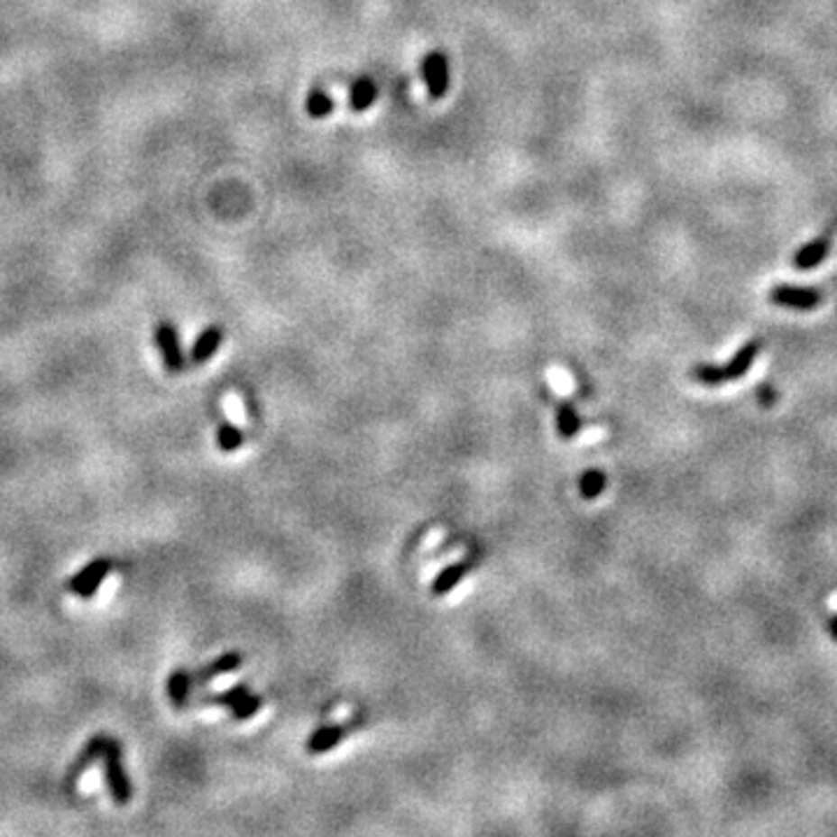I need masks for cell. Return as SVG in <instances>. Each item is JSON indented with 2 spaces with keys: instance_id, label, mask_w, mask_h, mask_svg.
<instances>
[{
  "instance_id": "cell-15",
  "label": "cell",
  "mask_w": 837,
  "mask_h": 837,
  "mask_svg": "<svg viewBox=\"0 0 837 837\" xmlns=\"http://www.w3.org/2000/svg\"><path fill=\"white\" fill-rule=\"evenodd\" d=\"M556 426H558V436H561L563 440H573V437L579 436V430H582V417H579L577 409H575L567 400L558 402Z\"/></svg>"
},
{
  "instance_id": "cell-2",
  "label": "cell",
  "mask_w": 837,
  "mask_h": 837,
  "mask_svg": "<svg viewBox=\"0 0 837 837\" xmlns=\"http://www.w3.org/2000/svg\"><path fill=\"white\" fill-rule=\"evenodd\" d=\"M105 782H107V788H110V796L119 807L131 803L133 798V786L131 779H128L126 770H124L122 763V742L116 738L107 740V747H105Z\"/></svg>"
},
{
  "instance_id": "cell-13",
  "label": "cell",
  "mask_w": 837,
  "mask_h": 837,
  "mask_svg": "<svg viewBox=\"0 0 837 837\" xmlns=\"http://www.w3.org/2000/svg\"><path fill=\"white\" fill-rule=\"evenodd\" d=\"M168 698L172 700V705L177 710H184L189 705V698H191V689H193V675H189V670L184 667H177L172 672L170 677H168Z\"/></svg>"
},
{
  "instance_id": "cell-18",
  "label": "cell",
  "mask_w": 837,
  "mask_h": 837,
  "mask_svg": "<svg viewBox=\"0 0 837 837\" xmlns=\"http://www.w3.org/2000/svg\"><path fill=\"white\" fill-rule=\"evenodd\" d=\"M305 107H308V115L312 116V119H326V116L333 112L336 103H333V98L326 94L324 88H312V91L308 94V103H305Z\"/></svg>"
},
{
  "instance_id": "cell-19",
  "label": "cell",
  "mask_w": 837,
  "mask_h": 837,
  "mask_svg": "<svg viewBox=\"0 0 837 837\" xmlns=\"http://www.w3.org/2000/svg\"><path fill=\"white\" fill-rule=\"evenodd\" d=\"M263 707V698L261 695L247 694L243 700H237L235 705L231 707V719L233 722H247L253 714H259Z\"/></svg>"
},
{
  "instance_id": "cell-22",
  "label": "cell",
  "mask_w": 837,
  "mask_h": 837,
  "mask_svg": "<svg viewBox=\"0 0 837 837\" xmlns=\"http://www.w3.org/2000/svg\"><path fill=\"white\" fill-rule=\"evenodd\" d=\"M831 635H832V639L837 642V614L832 617V621H831Z\"/></svg>"
},
{
  "instance_id": "cell-9",
  "label": "cell",
  "mask_w": 837,
  "mask_h": 837,
  "mask_svg": "<svg viewBox=\"0 0 837 837\" xmlns=\"http://www.w3.org/2000/svg\"><path fill=\"white\" fill-rule=\"evenodd\" d=\"M349 726L345 723H328V726H321L312 732L305 742V751L312 756L326 754V751L336 750L337 744L342 742V738L347 735Z\"/></svg>"
},
{
  "instance_id": "cell-6",
  "label": "cell",
  "mask_w": 837,
  "mask_h": 837,
  "mask_svg": "<svg viewBox=\"0 0 837 837\" xmlns=\"http://www.w3.org/2000/svg\"><path fill=\"white\" fill-rule=\"evenodd\" d=\"M107 740H110L107 735H94V738H91L87 744H84V750L79 751L78 756H75L70 770H68V775H66V788H68V791H72V786H78L79 777H82L84 772L88 770V768L94 766V763L100 759V756H105V747H107Z\"/></svg>"
},
{
  "instance_id": "cell-5",
  "label": "cell",
  "mask_w": 837,
  "mask_h": 837,
  "mask_svg": "<svg viewBox=\"0 0 837 837\" xmlns=\"http://www.w3.org/2000/svg\"><path fill=\"white\" fill-rule=\"evenodd\" d=\"M821 300H823V293L819 289H810V287H791V284H779L770 291V303L777 305V308H788V309H800V312H807V309L819 308Z\"/></svg>"
},
{
  "instance_id": "cell-7",
  "label": "cell",
  "mask_w": 837,
  "mask_h": 837,
  "mask_svg": "<svg viewBox=\"0 0 837 837\" xmlns=\"http://www.w3.org/2000/svg\"><path fill=\"white\" fill-rule=\"evenodd\" d=\"M424 82L430 98L440 100L449 88V63L442 51H430L424 61Z\"/></svg>"
},
{
  "instance_id": "cell-16",
  "label": "cell",
  "mask_w": 837,
  "mask_h": 837,
  "mask_svg": "<svg viewBox=\"0 0 837 837\" xmlns=\"http://www.w3.org/2000/svg\"><path fill=\"white\" fill-rule=\"evenodd\" d=\"M216 445L224 454L237 452L244 445V433L231 421H221L219 428H216Z\"/></svg>"
},
{
  "instance_id": "cell-10",
  "label": "cell",
  "mask_w": 837,
  "mask_h": 837,
  "mask_svg": "<svg viewBox=\"0 0 837 837\" xmlns=\"http://www.w3.org/2000/svg\"><path fill=\"white\" fill-rule=\"evenodd\" d=\"M221 342H224V328H221V326H207V328H203V333H200V336L196 337V342H193L191 363L193 365L207 363L209 358L216 354Z\"/></svg>"
},
{
  "instance_id": "cell-4",
  "label": "cell",
  "mask_w": 837,
  "mask_h": 837,
  "mask_svg": "<svg viewBox=\"0 0 837 837\" xmlns=\"http://www.w3.org/2000/svg\"><path fill=\"white\" fill-rule=\"evenodd\" d=\"M110 570H112L110 558H105V556L94 558V561L88 563V566H84L82 570H79V573L75 575L70 582H68V591L78 595V598H82V601H88V598H91V595L100 589V584H103L105 577L110 575Z\"/></svg>"
},
{
  "instance_id": "cell-1",
  "label": "cell",
  "mask_w": 837,
  "mask_h": 837,
  "mask_svg": "<svg viewBox=\"0 0 837 837\" xmlns=\"http://www.w3.org/2000/svg\"><path fill=\"white\" fill-rule=\"evenodd\" d=\"M759 352L760 340H750L747 345H742V347L738 349V354H735L726 365H698V368H694L691 375H694L695 382H700V384L705 386H719L726 384V382H735L750 373Z\"/></svg>"
},
{
  "instance_id": "cell-20",
  "label": "cell",
  "mask_w": 837,
  "mask_h": 837,
  "mask_svg": "<svg viewBox=\"0 0 837 837\" xmlns=\"http://www.w3.org/2000/svg\"><path fill=\"white\" fill-rule=\"evenodd\" d=\"M247 694H249V684H247V682L235 684V686H231V689L224 691V694L207 695V698H205V705L233 707V705H235V703H237V700H243Z\"/></svg>"
},
{
  "instance_id": "cell-3",
  "label": "cell",
  "mask_w": 837,
  "mask_h": 837,
  "mask_svg": "<svg viewBox=\"0 0 837 837\" xmlns=\"http://www.w3.org/2000/svg\"><path fill=\"white\" fill-rule=\"evenodd\" d=\"M154 340L156 347H159L161 361H163V368L170 373V375H179L187 368V358H184L182 345H179V333H177L175 324L170 321H161L156 326L154 331Z\"/></svg>"
},
{
  "instance_id": "cell-11",
  "label": "cell",
  "mask_w": 837,
  "mask_h": 837,
  "mask_svg": "<svg viewBox=\"0 0 837 837\" xmlns=\"http://www.w3.org/2000/svg\"><path fill=\"white\" fill-rule=\"evenodd\" d=\"M244 663V656L240 651H226V654H221L219 658L209 663L207 667H200L196 675H193V684H205L212 682L215 677H221V675H231L235 672L237 667Z\"/></svg>"
},
{
  "instance_id": "cell-12",
  "label": "cell",
  "mask_w": 837,
  "mask_h": 837,
  "mask_svg": "<svg viewBox=\"0 0 837 837\" xmlns=\"http://www.w3.org/2000/svg\"><path fill=\"white\" fill-rule=\"evenodd\" d=\"M470 567L473 566H470L468 561H458V563H452V566L442 567L440 573H437V577L430 582V593L437 595V598H440V595L452 593V591L461 584L463 579H465V575L470 573Z\"/></svg>"
},
{
  "instance_id": "cell-21",
  "label": "cell",
  "mask_w": 837,
  "mask_h": 837,
  "mask_svg": "<svg viewBox=\"0 0 837 837\" xmlns=\"http://www.w3.org/2000/svg\"><path fill=\"white\" fill-rule=\"evenodd\" d=\"M759 400L763 402L766 408H770L772 402L777 400V391H775V389H772L770 384H760V386H759Z\"/></svg>"
},
{
  "instance_id": "cell-14",
  "label": "cell",
  "mask_w": 837,
  "mask_h": 837,
  "mask_svg": "<svg viewBox=\"0 0 837 837\" xmlns=\"http://www.w3.org/2000/svg\"><path fill=\"white\" fill-rule=\"evenodd\" d=\"M377 100V84L368 78H361L349 88V107L352 112H365Z\"/></svg>"
},
{
  "instance_id": "cell-8",
  "label": "cell",
  "mask_w": 837,
  "mask_h": 837,
  "mask_svg": "<svg viewBox=\"0 0 837 837\" xmlns=\"http://www.w3.org/2000/svg\"><path fill=\"white\" fill-rule=\"evenodd\" d=\"M832 247V233L826 231L823 235L814 237L812 243H807L805 247H800L794 256V268L796 271H812L816 265H821L826 261V256L831 253Z\"/></svg>"
},
{
  "instance_id": "cell-17",
  "label": "cell",
  "mask_w": 837,
  "mask_h": 837,
  "mask_svg": "<svg viewBox=\"0 0 837 837\" xmlns=\"http://www.w3.org/2000/svg\"><path fill=\"white\" fill-rule=\"evenodd\" d=\"M607 486V474L602 470H586L579 480V493L584 501H595Z\"/></svg>"
}]
</instances>
